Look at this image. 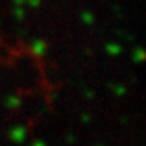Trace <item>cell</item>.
Wrapping results in <instances>:
<instances>
[{
  "label": "cell",
  "mask_w": 146,
  "mask_h": 146,
  "mask_svg": "<svg viewBox=\"0 0 146 146\" xmlns=\"http://www.w3.org/2000/svg\"><path fill=\"white\" fill-rule=\"evenodd\" d=\"M26 0H13V3H15V7H23V3H25Z\"/></svg>",
  "instance_id": "obj_11"
},
{
  "label": "cell",
  "mask_w": 146,
  "mask_h": 146,
  "mask_svg": "<svg viewBox=\"0 0 146 146\" xmlns=\"http://www.w3.org/2000/svg\"><path fill=\"white\" fill-rule=\"evenodd\" d=\"M31 146H46V143H44L42 140H36V141H34V143H33Z\"/></svg>",
  "instance_id": "obj_10"
},
{
  "label": "cell",
  "mask_w": 146,
  "mask_h": 146,
  "mask_svg": "<svg viewBox=\"0 0 146 146\" xmlns=\"http://www.w3.org/2000/svg\"><path fill=\"white\" fill-rule=\"evenodd\" d=\"M112 89H114V93L117 94V96H122V94H125V91H127L125 86H122V84H117V86H114Z\"/></svg>",
  "instance_id": "obj_8"
},
{
  "label": "cell",
  "mask_w": 146,
  "mask_h": 146,
  "mask_svg": "<svg viewBox=\"0 0 146 146\" xmlns=\"http://www.w3.org/2000/svg\"><path fill=\"white\" fill-rule=\"evenodd\" d=\"M15 16L16 20H25V8L23 7H15Z\"/></svg>",
  "instance_id": "obj_7"
},
{
  "label": "cell",
  "mask_w": 146,
  "mask_h": 146,
  "mask_svg": "<svg viewBox=\"0 0 146 146\" xmlns=\"http://www.w3.org/2000/svg\"><path fill=\"white\" fill-rule=\"evenodd\" d=\"M28 3H29V7H33V8H37V7L41 5V0H26Z\"/></svg>",
  "instance_id": "obj_9"
},
{
  "label": "cell",
  "mask_w": 146,
  "mask_h": 146,
  "mask_svg": "<svg viewBox=\"0 0 146 146\" xmlns=\"http://www.w3.org/2000/svg\"><path fill=\"white\" fill-rule=\"evenodd\" d=\"M28 136V130L25 125H13L8 130V138H10L13 143H23Z\"/></svg>",
  "instance_id": "obj_1"
},
{
  "label": "cell",
  "mask_w": 146,
  "mask_h": 146,
  "mask_svg": "<svg viewBox=\"0 0 146 146\" xmlns=\"http://www.w3.org/2000/svg\"><path fill=\"white\" fill-rule=\"evenodd\" d=\"M133 60L138 63H143L146 62V50L143 49V47H138V49H135L133 50Z\"/></svg>",
  "instance_id": "obj_4"
},
{
  "label": "cell",
  "mask_w": 146,
  "mask_h": 146,
  "mask_svg": "<svg viewBox=\"0 0 146 146\" xmlns=\"http://www.w3.org/2000/svg\"><path fill=\"white\" fill-rule=\"evenodd\" d=\"M122 50H123L122 46H120V44H115V42H110V44L106 46V52L109 54V55H120Z\"/></svg>",
  "instance_id": "obj_3"
},
{
  "label": "cell",
  "mask_w": 146,
  "mask_h": 146,
  "mask_svg": "<svg viewBox=\"0 0 146 146\" xmlns=\"http://www.w3.org/2000/svg\"><path fill=\"white\" fill-rule=\"evenodd\" d=\"M31 50L36 57H44L47 54V42L44 41V39H41V37L33 39L31 41Z\"/></svg>",
  "instance_id": "obj_2"
},
{
  "label": "cell",
  "mask_w": 146,
  "mask_h": 146,
  "mask_svg": "<svg viewBox=\"0 0 146 146\" xmlns=\"http://www.w3.org/2000/svg\"><path fill=\"white\" fill-rule=\"evenodd\" d=\"M5 106L8 109H16V107H20V98H18V96H7Z\"/></svg>",
  "instance_id": "obj_5"
},
{
  "label": "cell",
  "mask_w": 146,
  "mask_h": 146,
  "mask_svg": "<svg viewBox=\"0 0 146 146\" xmlns=\"http://www.w3.org/2000/svg\"><path fill=\"white\" fill-rule=\"evenodd\" d=\"M81 20L84 21V25H93L94 16H93V13H89V11H83V13H81Z\"/></svg>",
  "instance_id": "obj_6"
},
{
  "label": "cell",
  "mask_w": 146,
  "mask_h": 146,
  "mask_svg": "<svg viewBox=\"0 0 146 146\" xmlns=\"http://www.w3.org/2000/svg\"><path fill=\"white\" fill-rule=\"evenodd\" d=\"M99 146H102V145H99Z\"/></svg>",
  "instance_id": "obj_12"
}]
</instances>
